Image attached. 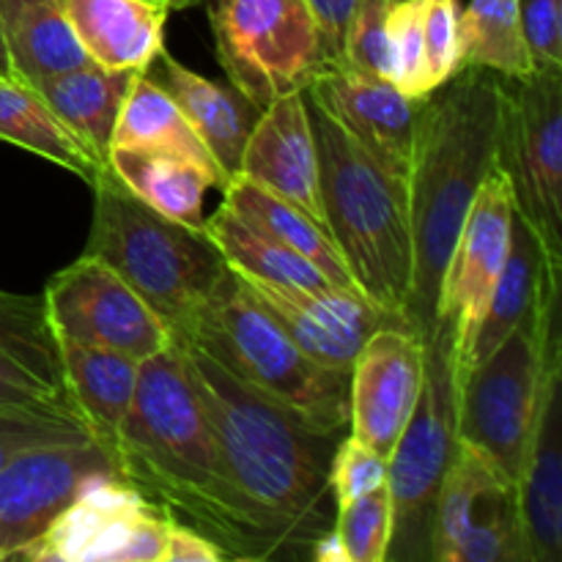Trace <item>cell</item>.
Returning <instances> with one entry per match:
<instances>
[{
  "label": "cell",
  "mask_w": 562,
  "mask_h": 562,
  "mask_svg": "<svg viewBox=\"0 0 562 562\" xmlns=\"http://www.w3.org/2000/svg\"><path fill=\"white\" fill-rule=\"evenodd\" d=\"M527 562L562 560V333L560 316L543 335V373L519 481Z\"/></svg>",
  "instance_id": "cell-17"
},
{
  "label": "cell",
  "mask_w": 562,
  "mask_h": 562,
  "mask_svg": "<svg viewBox=\"0 0 562 562\" xmlns=\"http://www.w3.org/2000/svg\"><path fill=\"white\" fill-rule=\"evenodd\" d=\"M0 77H11L9 55H5V44H3V27H0Z\"/></svg>",
  "instance_id": "cell-45"
},
{
  "label": "cell",
  "mask_w": 562,
  "mask_h": 562,
  "mask_svg": "<svg viewBox=\"0 0 562 562\" xmlns=\"http://www.w3.org/2000/svg\"><path fill=\"white\" fill-rule=\"evenodd\" d=\"M426 373V338L404 324H387L362 344L349 371V428L376 453H393Z\"/></svg>",
  "instance_id": "cell-16"
},
{
  "label": "cell",
  "mask_w": 562,
  "mask_h": 562,
  "mask_svg": "<svg viewBox=\"0 0 562 562\" xmlns=\"http://www.w3.org/2000/svg\"><path fill=\"white\" fill-rule=\"evenodd\" d=\"M560 294L562 267L549 258L547 247L541 245L536 231L519 214H514L508 258H505L503 272H499L492 300H488L481 327H477L470 355V371L483 357L492 355L508 335L525 327L538 311L558 300Z\"/></svg>",
  "instance_id": "cell-21"
},
{
  "label": "cell",
  "mask_w": 562,
  "mask_h": 562,
  "mask_svg": "<svg viewBox=\"0 0 562 562\" xmlns=\"http://www.w3.org/2000/svg\"><path fill=\"white\" fill-rule=\"evenodd\" d=\"M91 431L71 409H31L0 404V467L27 448L88 442Z\"/></svg>",
  "instance_id": "cell-34"
},
{
  "label": "cell",
  "mask_w": 562,
  "mask_h": 562,
  "mask_svg": "<svg viewBox=\"0 0 562 562\" xmlns=\"http://www.w3.org/2000/svg\"><path fill=\"white\" fill-rule=\"evenodd\" d=\"M521 33L536 69H562V0H519Z\"/></svg>",
  "instance_id": "cell-40"
},
{
  "label": "cell",
  "mask_w": 562,
  "mask_h": 562,
  "mask_svg": "<svg viewBox=\"0 0 562 562\" xmlns=\"http://www.w3.org/2000/svg\"><path fill=\"white\" fill-rule=\"evenodd\" d=\"M223 203L236 217L245 220L247 225H252L256 231L272 236L274 241H280L289 250L300 252L307 261L316 263L335 285L357 289V283L351 280L344 256L335 247L329 231L324 225H318L313 217H307L305 212L291 206L289 201L278 198L274 192L263 190L261 184L250 181L247 176L236 173L223 187Z\"/></svg>",
  "instance_id": "cell-28"
},
{
  "label": "cell",
  "mask_w": 562,
  "mask_h": 562,
  "mask_svg": "<svg viewBox=\"0 0 562 562\" xmlns=\"http://www.w3.org/2000/svg\"><path fill=\"white\" fill-rule=\"evenodd\" d=\"M239 173L327 228L305 93H289L261 110L241 151Z\"/></svg>",
  "instance_id": "cell-20"
},
{
  "label": "cell",
  "mask_w": 562,
  "mask_h": 562,
  "mask_svg": "<svg viewBox=\"0 0 562 562\" xmlns=\"http://www.w3.org/2000/svg\"><path fill=\"white\" fill-rule=\"evenodd\" d=\"M387 173L406 184L417 121L426 99H412L395 82L327 64L305 88Z\"/></svg>",
  "instance_id": "cell-19"
},
{
  "label": "cell",
  "mask_w": 562,
  "mask_h": 562,
  "mask_svg": "<svg viewBox=\"0 0 562 562\" xmlns=\"http://www.w3.org/2000/svg\"><path fill=\"white\" fill-rule=\"evenodd\" d=\"M110 148H140V151L173 154V157L198 165L217 190L225 187L223 170L217 168L214 157L203 146L198 132L192 130L187 115L181 113L176 99L154 80L151 71H135L132 75Z\"/></svg>",
  "instance_id": "cell-26"
},
{
  "label": "cell",
  "mask_w": 562,
  "mask_h": 562,
  "mask_svg": "<svg viewBox=\"0 0 562 562\" xmlns=\"http://www.w3.org/2000/svg\"><path fill=\"white\" fill-rule=\"evenodd\" d=\"M393 82L412 99H428L426 47H423V0H393L387 16Z\"/></svg>",
  "instance_id": "cell-36"
},
{
  "label": "cell",
  "mask_w": 562,
  "mask_h": 562,
  "mask_svg": "<svg viewBox=\"0 0 562 562\" xmlns=\"http://www.w3.org/2000/svg\"><path fill=\"white\" fill-rule=\"evenodd\" d=\"M170 516L124 477L82 488L42 538L16 560L31 562H162Z\"/></svg>",
  "instance_id": "cell-11"
},
{
  "label": "cell",
  "mask_w": 562,
  "mask_h": 562,
  "mask_svg": "<svg viewBox=\"0 0 562 562\" xmlns=\"http://www.w3.org/2000/svg\"><path fill=\"white\" fill-rule=\"evenodd\" d=\"M307 558H313L316 562H349L346 560V549L344 543H340L335 527H329L324 536H318L316 541H313L311 554H307Z\"/></svg>",
  "instance_id": "cell-44"
},
{
  "label": "cell",
  "mask_w": 562,
  "mask_h": 562,
  "mask_svg": "<svg viewBox=\"0 0 562 562\" xmlns=\"http://www.w3.org/2000/svg\"><path fill=\"white\" fill-rule=\"evenodd\" d=\"M151 66H157V82L176 99L228 184V179L239 173L241 151L261 110L247 102L234 86H220L198 75L176 60L168 49H162Z\"/></svg>",
  "instance_id": "cell-23"
},
{
  "label": "cell",
  "mask_w": 562,
  "mask_h": 562,
  "mask_svg": "<svg viewBox=\"0 0 562 562\" xmlns=\"http://www.w3.org/2000/svg\"><path fill=\"white\" fill-rule=\"evenodd\" d=\"M0 27L11 77L25 86L91 64L66 20L64 0H0Z\"/></svg>",
  "instance_id": "cell-25"
},
{
  "label": "cell",
  "mask_w": 562,
  "mask_h": 562,
  "mask_svg": "<svg viewBox=\"0 0 562 562\" xmlns=\"http://www.w3.org/2000/svg\"><path fill=\"white\" fill-rule=\"evenodd\" d=\"M390 464L387 456L376 453L366 442L349 437H340L338 448L333 456V470H329V483H333L335 505H346L357 497L376 492L387 486Z\"/></svg>",
  "instance_id": "cell-39"
},
{
  "label": "cell",
  "mask_w": 562,
  "mask_h": 562,
  "mask_svg": "<svg viewBox=\"0 0 562 562\" xmlns=\"http://www.w3.org/2000/svg\"><path fill=\"white\" fill-rule=\"evenodd\" d=\"M102 477H121V470L97 439L27 448L0 467V560H14L42 538L60 510Z\"/></svg>",
  "instance_id": "cell-15"
},
{
  "label": "cell",
  "mask_w": 562,
  "mask_h": 562,
  "mask_svg": "<svg viewBox=\"0 0 562 562\" xmlns=\"http://www.w3.org/2000/svg\"><path fill=\"white\" fill-rule=\"evenodd\" d=\"M461 42H464V69H488L508 80L530 75V49L521 33L519 0H470L461 9Z\"/></svg>",
  "instance_id": "cell-32"
},
{
  "label": "cell",
  "mask_w": 562,
  "mask_h": 562,
  "mask_svg": "<svg viewBox=\"0 0 562 562\" xmlns=\"http://www.w3.org/2000/svg\"><path fill=\"white\" fill-rule=\"evenodd\" d=\"M108 168L121 184L162 217L187 228H206L203 198L212 184L198 165L173 154L140 151V148H110Z\"/></svg>",
  "instance_id": "cell-29"
},
{
  "label": "cell",
  "mask_w": 562,
  "mask_h": 562,
  "mask_svg": "<svg viewBox=\"0 0 562 562\" xmlns=\"http://www.w3.org/2000/svg\"><path fill=\"white\" fill-rule=\"evenodd\" d=\"M214 53L231 86L263 110L305 91L327 66L322 36L305 0H203Z\"/></svg>",
  "instance_id": "cell-8"
},
{
  "label": "cell",
  "mask_w": 562,
  "mask_h": 562,
  "mask_svg": "<svg viewBox=\"0 0 562 562\" xmlns=\"http://www.w3.org/2000/svg\"><path fill=\"white\" fill-rule=\"evenodd\" d=\"M181 340L201 346L311 426L335 434L349 428V373L311 360L231 269Z\"/></svg>",
  "instance_id": "cell-6"
},
{
  "label": "cell",
  "mask_w": 562,
  "mask_h": 562,
  "mask_svg": "<svg viewBox=\"0 0 562 562\" xmlns=\"http://www.w3.org/2000/svg\"><path fill=\"white\" fill-rule=\"evenodd\" d=\"M93 220L86 250L102 258L162 318L173 340L187 338L198 313L228 274L206 231L187 228L137 201L104 168L91 184Z\"/></svg>",
  "instance_id": "cell-5"
},
{
  "label": "cell",
  "mask_w": 562,
  "mask_h": 562,
  "mask_svg": "<svg viewBox=\"0 0 562 562\" xmlns=\"http://www.w3.org/2000/svg\"><path fill=\"white\" fill-rule=\"evenodd\" d=\"M0 349L16 357L44 382L66 390L60 379L58 340L44 316L42 300L0 289Z\"/></svg>",
  "instance_id": "cell-33"
},
{
  "label": "cell",
  "mask_w": 562,
  "mask_h": 562,
  "mask_svg": "<svg viewBox=\"0 0 562 562\" xmlns=\"http://www.w3.org/2000/svg\"><path fill=\"white\" fill-rule=\"evenodd\" d=\"M560 296L483 357L459 382V439L519 481L543 373V335Z\"/></svg>",
  "instance_id": "cell-10"
},
{
  "label": "cell",
  "mask_w": 562,
  "mask_h": 562,
  "mask_svg": "<svg viewBox=\"0 0 562 562\" xmlns=\"http://www.w3.org/2000/svg\"><path fill=\"white\" fill-rule=\"evenodd\" d=\"M60 379L91 437L113 450L135 398L140 360L102 346L58 340Z\"/></svg>",
  "instance_id": "cell-24"
},
{
  "label": "cell",
  "mask_w": 562,
  "mask_h": 562,
  "mask_svg": "<svg viewBox=\"0 0 562 562\" xmlns=\"http://www.w3.org/2000/svg\"><path fill=\"white\" fill-rule=\"evenodd\" d=\"M0 404L14 406H31V409H71L69 395L66 390L55 387V384L44 382L38 373L22 366L16 357L0 349Z\"/></svg>",
  "instance_id": "cell-41"
},
{
  "label": "cell",
  "mask_w": 562,
  "mask_h": 562,
  "mask_svg": "<svg viewBox=\"0 0 562 562\" xmlns=\"http://www.w3.org/2000/svg\"><path fill=\"white\" fill-rule=\"evenodd\" d=\"M305 5L318 27L327 64H344L346 36H349L357 0H305Z\"/></svg>",
  "instance_id": "cell-42"
},
{
  "label": "cell",
  "mask_w": 562,
  "mask_h": 562,
  "mask_svg": "<svg viewBox=\"0 0 562 562\" xmlns=\"http://www.w3.org/2000/svg\"><path fill=\"white\" fill-rule=\"evenodd\" d=\"M335 532L346 549L349 562H384L387 560L390 538H393V499L390 488L357 497L351 503L338 505L335 514Z\"/></svg>",
  "instance_id": "cell-35"
},
{
  "label": "cell",
  "mask_w": 562,
  "mask_h": 562,
  "mask_svg": "<svg viewBox=\"0 0 562 562\" xmlns=\"http://www.w3.org/2000/svg\"><path fill=\"white\" fill-rule=\"evenodd\" d=\"M459 448V382L448 322L437 318L426 338V373L415 412L390 453L393 538L387 560H431L439 486Z\"/></svg>",
  "instance_id": "cell-7"
},
{
  "label": "cell",
  "mask_w": 562,
  "mask_h": 562,
  "mask_svg": "<svg viewBox=\"0 0 562 562\" xmlns=\"http://www.w3.org/2000/svg\"><path fill=\"white\" fill-rule=\"evenodd\" d=\"M514 214L516 203L510 181L494 165L461 225V234L445 269L442 289H439L437 318L448 322L450 327L456 382H461L470 371L477 327L508 258Z\"/></svg>",
  "instance_id": "cell-14"
},
{
  "label": "cell",
  "mask_w": 562,
  "mask_h": 562,
  "mask_svg": "<svg viewBox=\"0 0 562 562\" xmlns=\"http://www.w3.org/2000/svg\"><path fill=\"white\" fill-rule=\"evenodd\" d=\"M176 344L217 448L234 560L307 558L338 514L329 470L344 434L311 426L201 346Z\"/></svg>",
  "instance_id": "cell-1"
},
{
  "label": "cell",
  "mask_w": 562,
  "mask_h": 562,
  "mask_svg": "<svg viewBox=\"0 0 562 562\" xmlns=\"http://www.w3.org/2000/svg\"><path fill=\"white\" fill-rule=\"evenodd\" d=\"M0 140L49 159L86 184H93L104 170L66 130L42 93L14 77H0Z\"/></svg>",
  "instance_id": "cell-30"
},
{
  "label": "cell",
  "mask_w": 562,
  "mask_h": 562,
  "mask_svg": "<svg viewBox=\"0 0 562 562\" xmlns=\"http://www.w3.org/2000/svg\"><path fill=\"white\" fill-rule=\"evenodd\" d=\"M115 459L121 477L143 497L170 519L201 530L223 549L225 560H234L217 448L176 340L140 362Z\"/></svg>",
  "instance_id": "cell-3"
},
{
  "label": "cell",
  "mask_w": 562,
  "mask_h": 562,
  "mask_svg": "<svg viewBox=\"0 0 562 562\" xmlns=\"http://www.w3.org/2000/svg\"><path fill=\"white\" fill-rule=\"evenodd\" d=\"M162 562H225L223 549L201 530L170 519Z\"/></svg>",
  "instance_id": "cell-43"
},
{
  "label": "cell",
  "mask_w": 562,
  "mask_h": 562,
  "mask_svg": "<svg viewBox=\"0 0 562 562\" xmlns=\"http://www.w3.org/2000/svg\"><path fill=\"white\" fill-rule=\"evenodd\" d=\"M135 71L102 69L97 64H82L77 69L55 75L38 82L36 91L53 113L64 121L66 130L80 140V146L108 168L110 143L115 121Z\"/></svg>",
  "instance_id": "cell-27"
},
{
  "label": "cell",
  "mask_w": 562,
  "mask_h": 562,
  "mask_svg": "<svg viewBox=\"0 0 562 562\" xmlns=\"http://www.w3.org/2000/svg\"><path fill=\"white\" fill-rule=\"evenodd\" d=\"M236 278L311 360L333 371L349 373L362 344L376 329L401 324L360 289H280L241 274Z\"/></svg>",
  "instance_id": "cell-18"
},
{
  "label": "cell",
  "mask_w": 562,
  "mask_h": 562,
  "mask_svg": "<svg viewBox=\"0 0 562 562\" xmlns=\"http://www.w3.org/2000/svg\"><path fill=\"white\" fill-rule=\"evenodd\" d=\"M305 104L316 140L318 184L329 236L357 289L406 324L412 289L406 184L387 173L355 137L346 135L344 126L307 93Z\"/></svg>",
  "instance_id": "cell-4"
},
{
  "label": "cell",
  "mask_w": 562,
  "mask_h": 562,
  "mask_svg": "<svg viewBox=\"0 0 562 562\" xmlns=\"http://www.w3.org/2000/svg\"><path fill=\"white\" fill-rule=\"evenodd\" d=\"M423 47L431 93L464 69L459 0H423Z\"/></svg>",
  "instance_id": "cell-37"
},
{
  "label": "cell",
  "mask_w": 562,
  "mask_h": 562,
  "mask_svg": "<svg viewBox=\"0 0 562 562\" xmlns=\"http://www.w3.org/2000/svg\"><path fill=\"white\" fill-rule=\"evenodd\" d=\"M165 3L176 11V9H192V5H201L203 0H165Z\"/></svg>",
  "instance_id": "cell-46"
},
{
  "label": "cell",
  "mask_w": 562,
  "mask_h": 562,
  "mask_svg": "<svg viewBox=\"0 0 562 562\" xmlns=\"http://www.w3.org/2000/svg\"><path fill=\"white\" fill-rule=\"evenodd\" d=\"M393 0H357L346 36L344 64L362 75L393 82V53H390L387 16Z\"/></svg>",
  "instance_id": "cell-38"
},
{
  "label": "cell",
  "mask_w": 562,
  "mask_h": 562,
  "mask_svg": "<svg viewBox=\"0 0 562 562\" xmlns=\"http://www.w3.org/2000/svg\"><path fill=\"white\" fill-rule=\"evenodd\" d=\"M203 231L214 241L220 256L225 258L231 272L241 274V278L280 285V289H327V285H335L316 263L247 225L225 203L212 217H206Z\"/></svg>",
  "instance_id": "cell-31"
},
{
  "label": "cell",
  "mask_w": 562,
  "mask_h": 562,
  "mask_svg": "<svg viewBox=\"0 0 562 562\" xmlns=\"http://www.w3.org/2000/svg\"><path fill=\"white\" fill-rule=\"evenodd\" d=\"M431 560L527 562L516 481L461 439L439 486Z\"/></svg>",
  "instance_id": "cell-12"
},
{
  "label": "cell",
  "mask_w": 562,
  "mask_h": 562,
  "mask_svg": "<svg viewBox=\"0 0 562 562\" xmlns=\"http://www.w3.org/2000/svg\"><path fill=\"white\" fill-rule=\"evenodd\" d=\"M42 305L55 340L102 346L140 362L173 344L162 318L91 252L49 278Z\"/></svg>",
  "instance_id": "cell-13"
},
{
  "label": "cell",
  "mask_w": 562,
  "mask_h": 562,
  "mask_svg": "<svg viewBox=\"0 0 562 562\" xmlns=\"http://www.w3.org/2000/svg\"><path fill=\"white\" fill-rule=\"evenodd\" d=\"M497 168L508 176L516 214L562 267V69L503 77Z\"/></svg>",
  "instance_id": "cell-9"
},
{
  "label": "cell",
  "mask_w": 562,
  "mask_h": 562,
  "mask_svg": "<svg viewBox=\"0 0 562 562\" xmlns=\"http://www.w3.org/2000/svg\"><path fill=\"white\" fill-rule=\"evenodd\" d=\"M503 77L467 66L431 93L406 173L412 289L406 324L428 338L450 252L488 170L497 165Z\"/></svg>",
  "instance_id": "cell-2"
},
{
  "label": "cell",
  "mask_w": 562,
  "mask_h": 562,
  "mask_svg": "<svg viewBox=\"0 0 562 562\" xmlns=\"http://www.w3.org/2000/svg\"><path fill=\"white\" fill-rule=\"evenodd\" d=\"M88 60L102 69L146 71L165 49V0H64Z\"/></svg>",
  "instance_id": "cell-22"
}]
</instances>
